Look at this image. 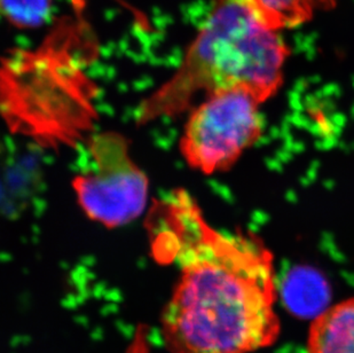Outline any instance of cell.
<instances>
[{
    "instance_id": "cell-8",
    "label": "cell",
    "mask_w": 354,
    "mask_h": 353,
    "mask_svg": "<svg viewBox=\"0 0 354 353\" xmlns=\"http://www.w3.org/2000/svg\"><path fill=\"white\" fill-rule=\"evenodd\" d=\"M54 0H0V17L19 29H36L46 24Z\"/></svg>"
},
{
    "instance_id": "cell-6",
    "label": "cell",
    "mask_w": 354,
    "mask_h": 353,
    "mask_svg": "<svg viewBox=\"0 0 354 353\" xmlns=\"http://www.w3.org/2000/svg\"><path fill=\"white\" fill-rule=\"evenodd\" d=\"M250 3L265 24L279 31L304 24L317 10H333L337 0H250Z\"/></svg>"
},
{
    "instance_id": "cell-1",
    "label": "cell",
    "mask_w": 354,
    "mask_h": 353,
    "mask_svg": "<svg viewBox=\"0 0 354 353\" xmlns=\"http://www.w3.org/2000/svg\"><path fill=\"white\" fill-rule=\"evenodd\" d=\"M147 228L155 258L180 270L160 323L167 353H252L277 342L274 258L261 239L216 230L184 190L153 206Z\"/></svg>"
},
{
    "instance_id": "cell-3",
    "label": "cell",
    "mask_w": 354,
    "mask_h": 353,
    "mask_svg": "<svg viewBox=\"0 0 354 353\" xmlns=\"http://www.w3.org/2000/svg\"><path fill=\"white\" fill-rule=\"evenodd\" d=\"M261 104L244 87L209 94L192 113L185 127L180 150L186 162L205 174L233 167L261 138Z\"/></svg>"
},
{
    "instance_id": "cell-7",
    "label": "cell",
    "mask_w": 354,
    "mask_h": 353,
    "mask_svg": "<svg viewBox=\"0 0 354 353\" xmlns=\"http://www.w3.org/2000/svg\"><path fill=\"white\" fill-rule=\"evenodd\" d=\"M284 300L294 314L308 317L320 314L327 303L328 288L324 279L310 269L291 271L284 286Z\"/></svg>"
},
{
    "instance_id": "cell-5",
    "label": "cell",
    "mask_w": 354,
    "mask_h": 353,
    "mask_svg": "<svg viewBox=\"0 0 354 353\" xmlns=\"http://www.w3.org/2000/svg\"><path fill=\"white\" fill-rule=\"evenodd\" d=\"M308 353H354V298L328 307L308 330Z\"/></svg>"
},
{
    "instance_id": "cell-2",
    "label": "cell",
    "mask_w": 354,
    "mask_h": 353,
    "mask_svg": "<svg viewBox=\"0 0 354 353\" xmlns=\"http://www.w3.org/2000/svg\"><path fill=\"white\" fill-rule=\"evenodd\" d=\"M289 55L287 44L265 24L250 0H214L180 67L140 105L137 120L176 116L198 94L207 97L235 87H247L265 102L283 83Z\"/></svg>"
},
{
    "instance_id": "cell-4",
    "label": "cell",
    "mask_w": 354,
    "mask_h": 353,
    "mask_svg": "<svg viewBox=\"0 0 354 353\" xmlns=\"http://www.w3.org/2000/svg\"><path fill=\"white\" fill-rule=\"evenodd\" d=\"M90 168L73 181L78 204L107 228L123 226L144 212L149 183L134 163L123 134L104 131L91 139Z\"/></svg>"
}]
</instances>
